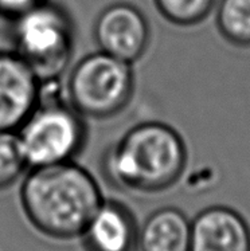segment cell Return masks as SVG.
I'll use <instances>...</instances> for the list:
<instances>
[{
  "label": "cell",
  "mask_w": 250,
  "mask_h": 251,
  "mask_svg": "<svg viewBox=\"0 0 250 251\" xmlns=\"http://www.w3.org/2000/svg\"><path fill=\"white\" fill-rule=\"evenodd\" d=\"M16 136L30 169L73 161L85 145L86 126L69 102L42 98Z\"/></svg>",
  "instance_id": "cell-5"
},
{
  "label": "cell",
  "mask_w": 250,
  "mask_h": 251,
  "mask_svg": "<svg viewBox=\"0 0 250 251\" xmlns=\"http://www.w3.org/2000/svg\"><path fill=\"white\" fill-rule=\"evenodd\" d=\"M191 221L176 207L155 210L139 230L138 251H190Z\"/></svg>",
  "instance_id": "cell-10"
},
{
  "label": "cell",
  "mask_w": 250,
  "mask_h": 251,
  "mask_svg": "<svg viewBox=\"0 0 250 251\" xmlns=\"http://www.w3.org/2000/svg\"><path fill=\"white\" fill-rule=\"evenodd\" d=\"M14 50L43 85L61 77L74 52V26L61 5L42 1L14 19Z\"/></svg>",
  "instance_id": "cell-3"
},
{
  "label": "cell",
  "mask_w": 250,
  "mask_h": 251,
  "mask_svg": "<svg viewBox=\"0 0 250 251\" xmlns=\"http://www.w3.org/2000/svg\"><path fill=\"white\" fill-rule=\"evenodd\" d=\"M140 226L118 200H102L82 232L85 251H138Z\"/></svg>",
  "instance_id": "cell-9"
},
{
  "label": "cell",
  "mask_w": 250,
  "mask_h": 251,
  "mask_svg": "<svg viewBox=\"0 0 250 251\" xmlns=\"http://www.w3.org/2000/svg\"><path fill=\"white\" fill-rule=\"evenodd\" d=\"M28 169L16 132L0 130V190L10 187Z\"/></svg>",
  "instance_id": "cell-13"
},
{
  "label": "cell",
  "mask_w": 250,
  "mask_h": 251,
  "mask_svg": "<svg viewBox=\"0 0 250 251\" xmlns=\"http://www.w3.org/2000/svg\"><path fill=\"white\" fill-rule=\"evenodd\" d=\"M133 92L132 65L100 50L77 62L66 82L69 103L83 118L117 116L131 102Z\"/></svg>",
  "instance_id": "cell-4"
},
{
  "label": "cell",
  "mask_w": 250,
  "mask_h": 251,
  "mask_svg": "<svg viewBox=\"0 0 250 251\" xmlns=\"http://www.w3.org/2000/svg\"><path fill=\"white\" fill-rule=\"evenodd\" d=\"M43 97V83L15 51H0V130L16 132Z\"/></svg>",
  "instance_id": "cell-7"
},
{
  "label": "cell",
  "mask_w": 250,
  "mask_h": 251,
  "mask_svg": "<svg viewBox=\"0 0 250 251\" xmlns=\"http://www.w3.org/2000/svg\"><path fill=\"white\" fill-rule=\"evenodd\" d=\"M45 0H0V16L15 19Z\"/></svg>",
  "instance_id": "cell-14"
},
{
  "label": "cell",
  "mask_w": 250,
  "mask_h": 251,
  "mask_svg": "<svg viewBox=\"0 0 250 251\" xmlns=\"http://www.w3.org/2000/svg\"><path fill=\"white\" fill-rule=\"evenodd\" d=\"M187 161L186 141L174 126L144 121L128 129L108 148L101 171L114 188L156 194L178 183Z\"/></svg>",
  "instance_id": "cell-2"
},
{
  "label": "cell",
  "mask_w": 250,
  "mask_h": 251,
  "mask_svg": "<svg viewBox=\"0 0 250 251\" xmlns=\"http://www.w3.org/2000/svg\"><path fill=\"white\" fill-rule=\"evenodd\" d=\"M98 50L132 65L145 54L151 42V27L143 11L129 3L105 7L93 28Z\"/></svg>",
  "instance_id": "cell-6"
},
{
  "label": "cell",
  "mask_w": 250,
  "mask_h": 251,
  "mask_svg": "<svg viewBox=\"0 0 250 251\" xmlns=\"http://www.w3.org/2000/svg\"><path fill=\"white\" fill-rule=\"evenodd\" d=\"M164 19L178 27H193L204 22L214 11L217 0H153Z\"/></svg>",
  "instance_id": "cell-12"
},
{
  "label": "cell",
  "mask_w": 250,
  "mask_h": 251,
  "mask_svg": "<svg viewBox=\"0 0 250 251\" xmlns=\"http://www.w3.org/2000/svg\"><path fill=\"white\" fill-rule=\"evenodd\" d=\"M190 251H250V225L231 207H207L191 221Z\"/></svg>",
  "instance_id": "cell-8"
},
{
  "label": "cell",
  "mask_w": 250,
  "mask_h": 251,
  "mask_svg": "<svg viewBox=\"0 0 250 251\" xmlns=\"http://www.w3.org/2000/svg\"><path fill=\"white\" fill-rule=\"evenodd\" d=\"M214 10L221 36L238 49H250V0H217Z\"/></svg>",
  "instance_id": "cell-11"
},
{
  "label": "cell",
  "mask_w": 250,
  "mask_h": 251,
  "mask_svg": "<svg viewBox=\"0 0 250 251\" xmlns=\"http://www.w3.org/2000/svg\"><path fill=\"white\" fill-rule=\"evenodd\" d=\"M102 200L96 179L74 161L30 168L21 187L27 219L43 235L58 241L81 236Z\"/></svg>",
  "instance_id": "cell-1"
}]
</instances>
